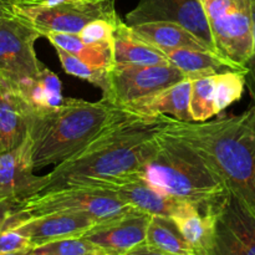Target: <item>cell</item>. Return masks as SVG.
I'll list each match as a JSON object with an SVG mask.
<instances>
[{
    "mask_svg": "<svg viewBox=\"0 0 255 255\" xmlns=\"http://www.w3.org/2000/svg\"><path fill=\"white\" fill-rule=\"evenodd\" d=\"M12 16L36 30L41 36L49 32L80 34L95 20L114 24L122 21L115 0H65L47 4L45 0H9Z\"/></svg>",
    "mask_w": 255,
    "mask_h": 255,
    "instance_id": "cell-6",
    "label": "cell"
},
{
    "mask_svg": "<svg viewBox=\"0 0 255 255\" xmlns=\"http://www.w3.org/2000/svg\"><path fill=\"white\" fill-rule=\"evenodd\" d=\"M0 255H31V254H30L29 251H26V252H17V253H5Z\"/></svg>",
    "mask_w": 255,
    "mask_h": 255,
    "instance_id": "cell-35",
    "label": "cell"
},
{
    "mask_svg": "<svg viewBox=\"0 0 255 255\" xmlns=\"http://www.w3.org/2000/svg\"><path fill=\"white\" fill-rule=\"evenodd\" d=\"M117 196L126 202L132 208L148 213L151 216H161L173 218L188 202L178 201L176 198L162 193L152 187L143 178L133 179L112 188Z\"/></svg>",
    "mask_w": 255,
    "mask_h": 255,
    "instance_id": "cell-17",
    "label": "cell"
},
{
    "mask_svg": "<svg viewBox=\"0 0 255 255\" xmlns=\"http://www.w3.org/2000/svg\"><path fill=\"white\" fill-rule=\"evenodd\" d=\"M121 255H171L167 254L164 252L158 251V249L153 248V247L148 246L147 243L141 244V246L136 247V248L131 249V251L126 252V253L121 254Z\"/></svg>",
    "mask_w": 255,
    "mask_h": 255,
    "instance_id": "cell-33",
    "label": "cell"
},
{
    "mask_svg": "<svg viewBox=\"0 0 255 255\" xmlns=\"http://www.w3.org/2000/svg\"><path fill=\"white\" fill-rule=\"evenodd\" d=\"M133 209L110 188L69 187L17 202L4 229L11 228L25 219L51 213L84 214L99 224L121 218Z\"/></svg>",
    "mask_w": 255,
    "mask_h": 255,
    "instance_id": "cell-5",
    "label": "cell"
},
{
    "mask_svg": "<svg viewBox=\"0 0 255 255\" xmlns=\"http://www.w3.org/2000/svg\"><path fill=\"white\" fill-rule=\"evenodd\" d=\"M172 219L197 255L209 254L214 234L213 209L203 212L193 204L186 203Z\"/></svg>",
    "mask_w": 255,
    "mask_h": 255,
    "instance_id": "cell-19",
    "label": "cell"
},
{
    "mask_svg": "<svg viewBox=\"0 0 255 255\" xmlns=\"http://www.w3.org/2000/svg\"><path fill=\"white\" fill-rule=\"evenodd\" d=\"M125 114L104 99L90 102L72 97L52 110L31 111L27 138L34 169L71 159Z\"/></svg>",
    "mask_w": 255,
    "mask_h": 255,
    "instance_id": "cell-3",
    "label": "cell"
},
{
    "mask_svg": "<svg viewBox=\"0 0 255 255\" xmlns=\"http://www.w3.org/2000/svg\"><path fill=\"white\" fill-rule=\"evenodd\" d=\"M213 244L208 255H255V214L231 191L213 208Z\"/></svg>",
    "mask_w": 255,
    "mask_h": 255,
    "instance_id": "cell-9",
    "label": "cell"
},
{
    "mask_svg": "<svg viewBox=\"0 0 255 255\" xmlns=\"http://www.w3.org/2000/svg\"><path fill=\"white\" fill-rule=\"evenodd\" d=\"M41 35L16 17L0 21V79L17 89L34 79L44 65L35 52Z\"/></svg>",
    "mask_w": 255,
    "mask_h": 255,
    "instance_id": "cell-8",
    "label": "cell"
},
{
    "mask_svg": "<svg viewBox=\"0 0 255 255\" xmlns=\"http://www.w3.org/2000/svg\"><path fill=\"white\" fill-rule=\"evenodd\" d=\"M152 21H171L182 25L216 54L206 14L199 0H139L126 15L128 26Z\"/></svg>",
    "mask_w": 255,
    "mask_h": 255,
    "instance_id": "cell-11",
    "label": "cell"
},
{
    "mask_svg": "<svg viewBox=\"0 0 255 255\" xmlns=\"http://www.w3.org/2000/svg\"><path fill=\"white\" fill-rule=\"evenodd\" d=\"M0 80H1V79H0Z\"/></svg>",
    "mask_w": 255,
    "mask_h": 255,
    "instance_id": "cell-36",
    "label": "cell"
},
{
    "mask_svg": "<svg viewBox=\"0 0 255 255\" xmlns=\"http://www.w3.org/2000/svg\"><path fill=\"white\" fill-rule=\"evenodd\" d=\"M246 87V72L243 71L228 70L214 75L216 105L219 114L232 104L239 101Z\"/></svg>",
    "mask_w": 255,
    "mask_h": 255,
    "instance_id": "cell-27",
    "label": "cell"
},
{
    "mask_svg": "<svg viewBox=\"0 0 255 255\" xmlns=\"http://www.w3.org/2000/svg\"><path fill=\"white\" fill-rule=\"evenodd\" d=\"M186 79L172 64L131 66L115 65L110 71V94L106 101L121 107L134 100L149 96Z\"/></svg>",
    "mask_w": 255,
    "mask_h": 255,
    "instance_id": "cell-10",
    "label": "cell"
},
{
    "mask_svg": "<svg viewBox=\"0 0 255 255\" xmlns=\"http://www.w3.org/2000/svg\"><path fill=\"white\" fill-rule=\"evenodd\" d=\"M29 138L20 146L0 153V201H22L34 191L39 176L34 174Z\"/></svg>",
    "mask_w": 255,
    "mask_h": 255,
    "instance_id": "cell-14",
    "label": "cell"
},
{
    "mask_svg": "<svg viewBox=\"0 0 255 255\" xmlns=\"http://www.w3.org/2000/svg\"><path fill=\"white\" fill-rule=\"evenodd\" d=\"M206 14L216 55L231 70L246 72L253 54L255 0H199Z\"/></svg>",
    "mask_w": 255,
    "mask_h": 255,
    "instance_id": "cell-7",
    "label": "cell"
},
{
    "mask_svg": "<svg viewBox=\"0 0 255 255\" xmlns=\"http://www.w3.org/2000/svg\"><path fill=\"white\" fill-rule=\"evenodd\" d=\"M30 249H32L31 242L16 229L9 228L0 232V254L17 253Z\"/></svg>",
    "mask_w": 255,
    "mask_h": 255,
    "instance_id": "cell-30",
    "label": "cell"
},
{
    "mask_svg": "<svg viewBox=\"0 0 255 255\" xmlns=\"http://www.w3.org/2000/svg\"><path fill=\"white\" fill-rule=\"evenodd\" d=\"M120 24H114L107 20H95L80 31L79 36L86 44L115 42V32Z\"/></svg>",
    "mask_w": 255,
    "mask_h": 255,
    "instance_id": "cell-29",
    "label": "cell"
},
{
    "mask_svg": "<svg viewBox=\"0 0 255 255\" xmlns=\"http://www.w3.org/2000/svg\"><path fill=\"white\" fill-rule=\"evenodd\" d=\"M146 243L171 255H197L183 238L173 219L168 217H151Z\"/></svg>",
    "mask_w": 255,
    "mask_h": 255,
    "instance_id": "cell-24",
    "label": "cell"
},
{
    "mask_svg": "<svg viewBox=\"0 0 255 255\" xmlns=\"http://www.w3.org/2000/svg\"><path fill=\"white\" fill-rule=\"evenodd\" d=\"M151 214L133 209L114 221L99 223L84 234L109 255H121L146 243Z\"/></svg>",
    "mask_w": 255,
    "mask_h": 255,
    "instance_id": "cell-12",
    "label": "cell"
},
{
    "mask_svg": "<svg viewBox=\"0 0 255 255\" xmlns=\"http://www.w3.org/2000/svg\"><path fill=\"white\" fill-rule=\"evenodd\" d=\"M31 255H109L84 237L60 239L30 249Z\"/></svg>",
    "mask_w": 255,
    "mask_h": 255,
    "instance_id": "cell-28",
    "label": "cell"
},
{
    "mask_svg": "<svg viewBox=\"0 0 255 255\" xmlns=\"http://www.w3.org/2000/svg\"><path fill=\"white\" fill-rule=\"evenodd\" d=\"M6 17H12L11 10L9 6V0H0V21Z\"/></svg>",
    "mask_w": 255,
    "mask_h": 255,
    "instance_id": "cell-34",
    "label": "cell"
},
{
    "mask_svg": "<svg viewBox=\"0 0 255 255\" xmlns=\"http://www.w3.org/2000/svg\"><path fill=\"white\" fill-rule=\"evenodd\" d=\"M253 27H254V44L253 54L246 65V84L248 87L249 95H251L253 104L255 105V1L253 5Z\"/></svg>",
    "mask_w": 255,
    "mask_h": 255,
    "instance_id": "cell-31",
    "label": "cell"
},
{
    "mask_svg": "<svg viewBox=\"0 0 255 255\" xmlns=\"http://www.w3.org/2000/svg\"><path fill=\"white\" fill-rule=\"evenodd\" d=\"M189 111L193 122H206L219 115L216 105L214 75L192 80Z\"/></svg>",
    "mask_w": 255,
    "mask_h": 255,
    "instance_id": "cell-26",
    "label": "cell"
},
{
    "mask_svg": "<svg viewBox=\"0 0 255 255\" xmlns=\"http://www.w3.org/2000/svg\"><path fill=\"white\" fill-rule=\"evenodd\" d=\"M96 224L94 219L84 214L51 213L25 219L11 229L27 237L35 248L60 239L82 237Z\"/></svg>",
    "mask_w": 255,
    "mask_h": 255,
    "instance_id": "cell-13",
    "label": "cell"
},
{
    "mask_svg": "<svg viewBox=\"0 0 255 255\" xmlns=\"http://www.w3.org/2000/svg\"><path fill=\"white\" fill-rule=\"evenodd\" d=\"M134 37L159 50L191 49L211 51L202 40L182 25L171 21H152L129 26ZM212 52V51H211Z\"/></svg>",
    "mask_w": 255,
    "mask_h": 255,
    "instance_id": "cell-18",
    "label": "cell"
},
{
    "mask_svg": "<svg viewBox=\"0 0 255 255\" xmlns=\"http://www.w3.org/2000/svg\"><path fill=\"white\" fill-rule=\"evenodd\" d=\"M31 109L21 92L0 80V153L16 148L29 129Z\"/></svg>",
    "mask_w": 255,
    "mask_h": 255,
    "instance_id": "cell-16",
    "label": "cell"
},
{
    "mask_svg": "<svg viewBox=\"0 0 255 255\" xmlns=\"http://www.w3.org/2000/svg\"><path fill=\"white\" fill-rule=\"evenodd\" d=\"M171 64L162 50L133 36L128 25L122 21L115 32V65L151 66Z\"/></svg>",
    "mask_w": 255,
    "mask_h": 255,
    "instance_id": "cell-20",
    "label": "cell"
},
{
    "mask_svg": "<svg viewBox=\"0 0 255 255\" xmlns=\"http://www.w3.org/2000/svg\"><path fill=\"white\" fill-rule=\"evenodd\" d=\"M167 59L173 66L181 70L188 80L201 79L228 71L229 69L216 54L191 49L163 50ZM236 71V70H234Z\"/></svg>",
    "mask_w": 255,
    "mask_h": 255,
    "instance_id": "cell-23",
    "label": "cell"
},
{
    "mask_svg": "<svg viewBox=\"0 0 255 255\" xmlns=\"http://www.w3.org/2000/svg\"><path fill=\"white\" fill-rule=\"evenodd\" d=\"M17 90L21 92L22 97L34 112L47 111L59 107L65 100L59 76L46 66L42 67L34 79L17 87Z\"/></svg>",
    "mask_w": 255,
    "mask_h": 255,
    "instance_id": "cell-22",
    "label": "cell"
},
{
    "mask_svg": "<svg viewBox=\"0 0 255 255\" xmlns=\"http://www.w3.org/2000/svg\"><path fill=\"white\" fill-rule=\"evenodd\" d=\"M156 151L143 168L144 181L162 193L209 212L228 191L203 157L159 128Z\"/></svg>",
    "mask_w": 255,
    "mask_h": 255,
    "instance_id": "cell-4",
    "label": "cell"
},
{
    "mask_svg": "<svg viewBox=\"0 0 255 255\" xmlns=\"http://www.w3.org/2000/svg\"><path fill=\"white\" fill-rule=\"evenodd\" d=\"M161 132L196 149L227 189L255 214V105L242 115L206 122L164 116Z\"/></svg>",
    "mask_w": 255,
    "mask_h": 255,
    "instance_id": "cell-2",
    "label": "cell"
},
{
    "mask_svg": "<svg viewBox=\"0 0 255 255\" xmlns=\"http://www.w3.org/2000/svg\"><path fill=\"white\" fill-rule=\"evenodd\" d=\"M59 56L61 66L66 74L85 80L94 86L99 87L102 91V99H106L110 94V71L111 70L104 67H95L80 60L75 55L65 51V50L55 47Z\"/></svg>",
    "mask_w": 255,
    "mask_h": 255,
    "instance_id": "cell-25",
    "label": "cell"
},
{
    "mask_svg": "<svg viewBox=\"0 0 255 255\" xmlns=\"http://www.w3.org/2000/svg\"><path fill=\"white\" fill-rule=\"evenodd\" d=\"M163 122L164 116L143 119L126 112L79 154L40 176L29 197L69 187L112 189L142 178Z\"/></svg>",
    "mask_w": 255,
    "mask_h": 255,
    "instance_id": "cell-1",
    "label": "cell"
},
{
    "mask_svg": "<svg viewBox=\"0 0 255 255\" xmlns=\"http://www.w3.org/2000/svg\"><path fill=\"white\" fill-rule=\"evenodd\" d=\"M191 91L192 80L184 79L171 87L128 102L120 109L143 119H158L171 115L177 121L193 122L189 111Z\"/></svg>",
    "mask_w": 255,
    "mask_h": 255,
    "instance_id": "cell-15",
    "label": "cell"
},
{
    "mask_svg": "<svg viewBox=\"0 0 255 255\" xmlns=\"http://www.w3.org/2000/svg\"><path fill=\"white\" fill-rule=\"evenodd\" d=\"M17 202L15 199H1L0 201V232L4 229L7 219L14 212Z\"/></svg>",
    "mask_w": 255,
    "mask_h": 255,
    "instance_id": "cell-32",
    "label": "cell"
},
{
    "mask_svg": "<svg viewBox=\"0 0 255 255\" xmlns=\"http://www.w3.org/2000/svg\"><path fill=\"white\" fill-rule=\"evenodd\" d=\"M54 47L65 50L95 67L112 70L115 66V42L86 44L79 34L49 32L45 35Z\"/></svg>",
    "mask_w": 255,
    "mask_h": 255,
    "instance_id": "cell-21",
    "label": "cell"
}]
</instances>
